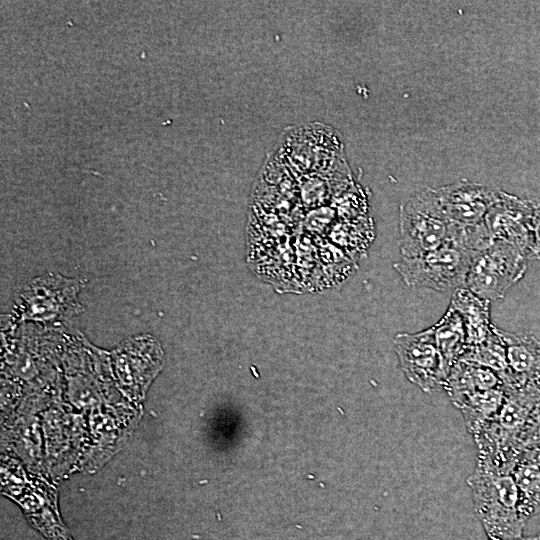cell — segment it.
I'll use <instances>...</instances> for the list:
<instances>
[{
    "mask_svg": "<svg viewBox=\"0 0 540 540\" xmlns=\"http://www.w3.org/2000/svg\"><path fill=\"white\" fill-rule=\"evenodd\" d=\"M504 387L505 397L496 416L473 437L477 461L512 470L527 423L540 402V382Z\"/></svg>",
    "mask_w": 540,
    "mask_h": 540,
    "instance_id": "obj_1",
    "label": "cell"
},
{
    "mask_svg": "<svg viewBox=\"0 0 540 540\" xmlns=\"http://www.w3.org/2000/svg\"><path fill=\"white\" fill-rule=\"evenodd\" d=\"M475 513L487 540H517L528 520L521 512L518 490L509 471L477 461L467 478Z\"/></svg>",
    "mask_w": 540,
    "mask_h": 540,
    "instance_id": "obj_2",
    "label": "cell"
},
{
    "mask_svg": "<svg viewBox=\"0 0 540 540\" xmlns=\"http://www.w3.org/2000/svg\"><path fill=\"white\" fill-rule=\"evenodd\" d=\"M474 252L450 238L440 247L415 257H401L395 264L405 284L439 292L465 287Z\"/></svg>",
    "mask_w": 540,
    "mask_h": 540,
    "instance_id": "obj_3",
    "label": "cell"
},
{
    "mask_svg": "<svg viewBox=\"0 0 540 540\" xmlns=\"http://www.w3.org/2000/svg\"><path fill=\"white\" fill-rule=\"evenodd\" d=\"M451 228L435 189L415 193L400 208L401 257L419 256L440 247L450 238Z\"/></svg>",
    "mask_w": 540,
    "mask_h": 540,
    "instance_id": "obj_4",
    "label": "cell"
},
{
    "mask_svg": "<svg viewBox=\"0 0 540 540\" xmlns=\"http://www.w3.org/2000/svg\"><path fill=\"white\" fill-rule=\"evenodd\" d=\"M527 260L526 253L518 246L494 240L474 254L465 287L489 302L502 299L524 276Z\"/></svg>",
    "mask_w": 540,
    "mask_h": 540,
    "instance_id": "obj_5",
    "label": "cell"
},
{
    "mask_svg": "<svg viewBox=\"0 0 540 540\" xmlns=\"http://www.w3.org/2000/svg\"><path fill=\"white\" fill-rule=\"evenodd\" d=\"M393 344L400 367L412 384L425 393L443 387L448 371L433 326L416 333H398Z\"/></svg>",
    "mask_w": 540,
    "mask_h": 540,
    "instance_id": "obj_6",
    "label": "cell"
},
{
    "mask_svg": "<svg viewBox=\"0 0 540 540\" xmlns=\"http://www.w3.org/2000/svg\"><path fill=\"white\" fill-rule=\"evenodd\" d=\"M435 191L447 219L459 227L484 222L501 192L488 185L466 180L436 188Z\"/></svg>",
    "mask_w": 540,
    "mask_h": 540,
    "instance_id": "obj_7",
    "label": "cell"
},
{
    "mask_svg": "<svg viewBox=\"0 0 540 540\" xmlns=\"http://www.w3.org/2000/svg\"><path fill=\"white\" fill-rule=\"evenodd\" d=\"M530 214L531 206L500 192L497 201L488 211L484 223L493 241L514 244L527 255Z\"/></svg>",
    "mask_w": 540,
    "mask_h": 540,
    "instance_id": "obj_8",
    "label": "cell"
},
{
    "mask_svg": "<svg viewBox=\"0 0 540 540\" xmlns=\"http://www.w3.org/2000/svg\"><path fill=\"white\" fill-rule=\"evenodd\" d=\"M504 343L509 368L505 387L540 382V340L529 333H514L498 328Z\"/></svg>",
    "mask_w": 540,
    "mask_h": 540,
    "instance_id": "obj_9",
    "label": "cell"
},
{
    "mask_svg": "<svg viewBox=\"0 0 540 540\" xmlns=\"http://www.w3.org/2000/svg\"><path fill=\"white\" fill-rule=\"evenodd\" d=\"M521 512L529 520L540 513V445L520 450L512 467Z\"/></svg>",
    "mask_w": 540,
    "mask_h": 540,
    "instance_id": "obj_10",
    "label": "cell"
},
{
    "mask_svg": "<svg viewBox=\"0 0 540 540\" xmlns=\"http://www.w3.org/2000/svg\"><path fill=\"white\" fill-rule=\"evenodd\" d=\"M491 302L486 301L467 287L456 289L451 298V306L461 316L468 346L480 344L496 333L491 322Z\"/></svg>",
    "mask_w": 540,
    "mask_h": 540,
    "instance_id": "obj_11",
    "label": "cell"
},
{
    "mask_svg": "<svg viewBox=\"0 0 540 540\" xmlns=\"http://www.w3.org/2000/svg\"><path fill=\"white\" fill-rule=\"evenodd\" d=\"M502 386L500 377L492 370L459 360L450 368L442 388L455 404L472 393Z\"/></svg>",
    "mask_w": 540,
    "mask_h": 540,
    "instance_id": "obj_12",
    "label": "cell"
},
{
    "mask_svg": "<svg viewBox=\"0 0 540 540\" xmlns=\"http://www.w3.org/2000/svg\"><path fill=\"white\" fill-rule=\"evenodd\" d=\"M504 397L502 386L472 393L453 405L461 412L467 431L474 437L496 416Z\"/></svg>",
    "mask_w": 540,
    "mask_h": 540,
    "instance_id": "obj_13",
    "label": "cell"
},
{
    "mask_svg": "<svg viewBox=\"0 0 540 540\" xmlns=\"http://www.w3.org/2000/svg\"><path fill=\"white\" fill-rule=\"evenodd\" d=\"M433 329L437 347L449 372L468 347L463 321L458 312L449 306Z\"/></svg>",
    "mask_w": 540,
    "mask_h": 540,
    "instance_id": "obj_14",
    "label": "cell"
},
{
    "mask_svg": "<svg viewBox=\"0 0 540 540\" xmlns=\"http://www.w3.org/2000/svg\"><path fill=\"white\" fill-rule=\"evenodd\" d=\"M461 360L495 372L504 384L509 376V368L504 343L496 328V333L486 341L468 346Z\"/></svg>",
    "mask_w": 540,
    "mask_h": 540,
    "instance_id": "obj_15",
    "label": "cell"
},
{
    "mask_svg": "<svg viewBox=\"0 0 540 540\" xmlns=\"http://www.w3.org/2000/svg\"><path fill=\"white\" fill-rule=\"evenodd\" d=\"M527 257L528 259L540 260V206H531Z\"/></svg>",
    "mask_w": 540,
    "mask_h": 540,
    "instance_id": "obj_16",
    "label": "cell"
},
{
    "mask_svg": "<svg viewBox=\"0 0 540 540\" xmlns=\"http://www.w3.org/2000/svg\"><path fill=\"white\" fill-rule=\"evenodd\" d=\"M532 445H540V402L533 411L522 434L520 450Z\"/></svg>",
    "mask_w": 540,
    "mask_h": 540,
    "instance_id": "obj_17",
    "label": "cell"
},
{
    "mask_svg": "<svg viewBox=\"0 0 540 540\" xmlns=\"http://www.w3.org/2000/svg\"><path fill=\"white\" fill-rule=\"evenodd\" d=\"M517 540H540V533L539 534H536V535H533V536H529V537H521Z\"/></svg>",
    "mask_w": 540,
    "mask_h": 540,
    "instance_id": "obj_18",
    "label": "cell"
}]
</instances>
